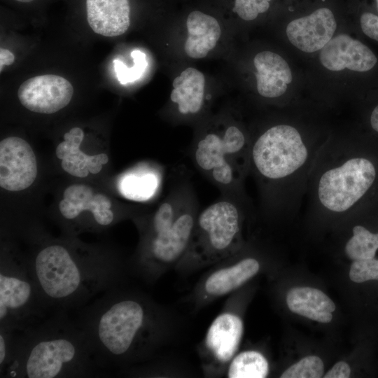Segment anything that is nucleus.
Here are the masks:
<instances>
[{"label":"nucleus","instance_id":"1","mask_svg":"<svg viewBox=\"0 0 378 378\" xmlns=\"http://www.w3.org/2000/svg\"><path fill=\"white\" fill-rule=\"evenodd\" d=\"M24 234L34 246L24 254L25 261L48 311L78 309L119 285L123 267L114 252L55 240L38 230Z\"/></svg>","mask_w":378,"mask_h":378},{"label":"nucleus","instance_id":"2","mask_svg":"<svg viewBox=\"0 0 378 378\" xmlns=\"http://www.w3.org/2000/svg\"><path fill=\"white\" fill-rule=\"evenodd\" d=\"M251 139L248 175L267 212L301 207L314 161L326 141H311L298 127L279 123Z\"/></svg>","mask_w":378,"mask_h":378},{"label":"nucleus","instance_id":"3","mask_svg":"<svg viewBox=\"0 0 378 378\" xmlns=\"http://www.w3.org/2000/svg\"><path fill=\"white\" fill-rule=\"evenodd\" d=\"M103 374L84 330L69 311L59 310L16 332L3 377L86 378Z\"/></svg>","mask_w":378,"mask_h":378},{"label":"nucleus","instance_id":"4","mask_svg":"<svg viewBox=\"0 0 378 378\" xmlns=\"http://www.w3.org/2000/svg\"><path fill=\"white\" fill-rule=\"evenodd\" d=\"M151 308L144 299L117 285L77 309L76 318L102 371L147 354L153 338Z\"/></svg>","mask_w":378,"mask_h":378},{"label":"nucleus","instance_id":"5","mask_svg":"<svg viewBox=\"0 0 378 378\" xmlns=\"http://www.w3.org/2000/svg\"><path fill=\"white\" fill-rule=\"evenodd\" d=\"M351 141L328 139L310 171L304 200L314 212L347 216L376 186L378 166Z\"/></svg>","mask_w":378,"mask_h":378},{"label":"nucleus","instance_id":"6","mask_svg":"<svg viewBox=\"0 0 378 378\" xmlns=\"http://www.w3.org/2000/svg\"><path fill=\"white\" fill-rule=\"evenodd\" d=\"M47 312L24 254L4 244L0 258V329L22 332L45 319Z\"/></svg>","mask_w":378,"mask_h":378},{"label":"nucleus","instance_id":"7","mask_svg":"<svg viewBox=\"0 0 378 378\" xmlns=\"http://www.w3.org/2000/svg\"><path fill=\"white\" fill-rule=\"evenodd\" d=\"M251 202L223 195L200 211L188 248L193 253L225 255L240 243L241 227Z\"/></svg>","mask_w":378,"mask_h":378},{"label":"nucleus","instance_id":"8","mask_svg":"<svg viewBox=\"0 0 378 378\" xmlns=\"http://www.w3.org/2000/svg\"><path fill=\"white\" fill-rule=\"evenodd\" d=\"M197 197L184 208L174 223L153 234L141 236L136 265L146 276L155 267L177 260L187 251L200 212Z\"/></svg>","mask_w":378,"mask_h":378},{"label":"nucleus","instance_id":"9","mask_svg":"<svg viewBox=\"0 0 378 378\" xmlns=\"http://www.w3.org/2000/svg\"><path fill=\"white\" fill-rule=\"evenodd\" d=\"M189 155L199 172L216 186L221 195L251 202L244 186L246 176L228 158L218 131L199 135L189 148Z\"/></svg>","mask_w":378,"mask_h":378},{"label":"nucleus","instance_id":"10","mask_svg":"<svg viewBox=\"0 0 378 378\" xmlns=\"http://www.w3.org/2000/svg\"><path fill=\"white\" fill-rule=\"evenodd\" d=\"M38 174L36 155L21 137L8 136L0 142V186L8 191L27 189Z\"/></svg>","mask_w":378,"mask_h":378},{"label":"nucleus","instance_id":"11","mask_svg":"<svg viewBox=\"0 0 378 378\" xmlns=\"http://www.w3.org/2000/svg\"><path fill=\"white\" fill-rule=\"evenodd\" d=\"M74 94L71 83L62 76L46 74L24 81L18 97L27 109L38 113L52 114L66 106Z\"/></svg>","mask_w":378,"mask_h":378},{"label":"nucleus","instance_id":"12","mask_svg":"<svg viewBox=\"0 0 378 378\" xmlns=\"http://www.w3.org/2000/svg\"><path fill=\"white\" fill-rule=\"evenodd\" d=\"M110 199L102 193H95L93 189L85 184H72L63 192V199L59 203L62 217L67 222L68 231L80 215L89 211L92 216V225L99 228L113 224L115 215L111 209Z\"/></svg>","mask_w":378,"mask_h":378},{"label":"nucleus","instance_id":"13","mask_svg":"<svg viewBox=\"0 0 378 378\" xmlns=\"http://www.w3.org/2000/svg\"><path fill=\"white\" fill-rule=\"evenodd\" d=\"M319 59L325 68L332 71L347 69L365 72L377 62L374 53L367 46L347 34L332 37L321 50Z\"/></svg>","mask_w":378,"mask_h":378},{"label":"nucleus","instance_id":"14","mask_svg":"<svg viewBox=\"0 0 378 378\" xmlns=\"http://www.w3.org/2000/svg\"><path fill=\"white\" fill-rule=\"evenodd\" d=\"M337 23L332 12L321 8L307 16L292 20L286 35L292 45L307 53L321 50L332 38Z\"/></svg>","mask_w":378,"mask_h":378},{"label":"nucleus","instance_id":"15","mask_svg":"<svg viewBox=\"0 0 378 378\" xmlns=\"http://www.w3.org/2000/svg\"><path fill=\"white\" fill-rule=\"evenodd\" d=\"M84 138V132L80 127L71 128L64 135V140L56 148L55 154L61 160L62 169L70 175L77 178L87 177L89 173L97 174L104 164L108 162L106 153L90 155L80 146Z\"/></svg>","mask_w":378,"mask_h":378},{"label":"nucleus","instance_id":"16","mask_svg":"<svg viewBox=\"0 0 378 378\" xmlns=\"http://www.w3.org/2000/svg\"><path fill=\"white\" fill-rule=\"evenodd\" d=\"M86 10L88 22L96 34L118 36L130 27L128 0H87Z\"/></svg>","mask_w":378,"mask_h":378},{"label":"nucleus","instance_id":"17","mask_svg":"<svg viewBox=\"0 0 378 378\" xmlns=\"http://www.w3.org/2000/svg\"><path fill=\"white\" fill-rule=\"evenodd\" d=\"M253 64L260 95L277 98L286 92L293 78L290 68L282 57L271 51H262L255 56Z\"/></svg>","mask_w":378,"mask_h":378},{"label":"nucleus","instance_id":"18","mask_svg":"<svg viewBox=\"0 0 378 378\" xmlns=\"http://www.w3.org/2000/svg\"><path fill=\"white\" fill-rule=\"evenodd\" d=\"M243 323L237 315L224 313L211 324L206 337V344L220 362L230 360L239 345L243 333Z\"/></svg>","mask_w":378,"mask_h":378},{"label":"nucleus","instance_id":"19","mask_svg":"<svg viewBox=\"0 0 378 378\" xmlns=\"http://www.w3.org/2000/svg\"><path fill=\"white\" fill-rule=\"evenodd\" d=\"M174 89L170 99L176 104L179 115H198L204 103L205 78L199 70L189 67L183 71L173 81Z\"/></svg>","mask_w":378,"mask_h":378},{"label":"nucleus","instance_id":"20","mask_svg":"<svg viewBox=\"0 0 378 378\" xmlns=\"http://www.w3.org/2000/svg\"><path fill=\"white\" fill-rule=\"evenodd\" d=\"M188 37L185 52L191 58L205 57L215 48L221 35L217 20L201 11L191 12L187 18Z\"/></svg>","mask_w":378,"mask_h":378},{"label":"nucleus","instance_id":"21","mask_svg":"<svg viewBox=\"0 0 378 378\" xmlns=\"http://www.w3.org/2000/svg\"><path fill=\"white\" fill-rule=\"evenodd\" d=\"M286 303L292 312L323 323L332 321V313L335 310V304L328 295L311 287L291 288L287 293Z\"/></svg>","mask_w":378,"mask_h":378},{"label":"nucleus","instance_id":"22","mask_svg":"<svg viewBox=\"0 0 378 378\" xmlns=\"http://www.w3.org/2000/svg\"><path fill=\"white\" fill-rule=\"evenodd\" d=\"M259 269L260 263L255 258H245L212 273L205 282V290L213 296L227 294L251 279Z\"/></svg>","mask_w":378,"mask_h":378},{"label":"nucleus","instance_id":"23","mask_svg":"<svg viewBox=\"0 0 378 378\" xmlns=\"http://www.w3.org/2000/svg\"><path fill=\"white\" fill-rule=\"evenodd\" d=\"M344 252L352 261L374 258L378 253V230L373 231L362 224L354 225Z\"/></svg>","mask_w":378,"mask_h":378},{"label":"nucleus","instance_id":"24","mask_svg":"<svg viewBox=\"0 0 378 378\" xmlns=\"http://www.w3.org/2000/svg\"><path fill=\"white\" fill-rule=\"evenodd\" d=\"M269 372V364L258 351H246L232 360L227 372L229 378H264Z\"/></svg>","mask_w":378,"mask_h":378},{"label":"nucleus","instance_id":"25","mask_svg":"<svg viewBox=\"0 0 378 378\" xmlns=\"http://www.w3.org/2000/svg\"><path fill=\"white\" fill-rule=\"evenodd\" d=\"M324 365L316 356H307L293 364L281 375V378H320L323 376Z\"/></svg>","mask_w":378,"mask_h":378},{"label":"nucleus","instance_id":"26","mask_svg":"<svg viewBox=\"0 0 378 378\" xmlns=\"http://www.w3.org/2000/svg\"><path fill=\"white\" fill-rule=\"evenodd\" d=\"M134 65L127 67L125 64L119 60L113 61L114 69L118 81L121 84H127L137 80L141 76L147 66L146 55L140 50H135L132 52Z\"/></svg>","mask_w":378,"mask_h":378},{"label":"nucleus","instance_id":"27","mask_svg":"<svg viewBox=\"0 0 378 378\" xmlns=\"http://www.w3.org/2000/svg\"><path fill=\"white\" fill-rule=\"evenodd\" d=\"M349 278L357 284L378 281L377 253L370 259L353 261L349 270Z\"/></svg>","mask_w":378,"mask_h":378},{"label":"nucleus","instance_id":"28","mask_svg":"<svg viewBox=\"0 0 378 378\" xmlns=\"http://www.w3.org/2000/svg\"><path fill=\"white\" fill-rule=\"evenodd\" d=\"M271 0H235L233 8L239 18L250 21L255 19L260 13L266 12Z\"/></svg>","mask_w":378,"mask_h":378},{"label":"nucleus","instance_id":"29","mask_svg":"<svg viewBox=\"0 0 378 378\" xmlns=\"http://www.w3.org/2000/svg\"><path fill=\"white\" fill-rule=\"evenodd\" d=\"M16 332L0 329V377L11 361Z\"/></svg>","mask_w":378,"mask_h":378},{"label":"nucleus","instance_id":"30","mask_svg":"<svg viewBox=\"0 0 378 378\" xmlns=\"http://www.w3.org/2000/svg\"><path fill=\"white\" fill-rule=\"evenodd\" d=\"M376 3L378 11V0H376ZM360 22L363 33L378 41V15L372 13H364L360 16Z\"/></svg>","mask_w":378,"mask_h":378},{"label":"nucleus","instance_id":"31","mask_svg":"<svg viewBox=\"0 0 378 378\" xmlns=\"http://www.w3.org/2000/svg\"><path fill=\"white\" fill-rule=\"evenodd\" d=\"M351 374L349 365L344 362L340 361L324 375L325 378H348Z\"/></svg>","mask_w":378,"mask_h":378},{"label":"nucleus","instance_id":"32","mask_svg":"<svg viewBox=\"0 0 378 378\" xmlns=\"http://www.w3.org/2000/svg\"><path fill=\"white\" fill-rule=\"evenodd\" d=\"M15 61L14 55L8 50L1 48L0 49V71L3 70L4 66L10 65Z\"/></svg>","mask_w":378,"mask_h":378},{"label":"nucleus","instance_id":"33","mask_svg":"<svg viewBox=\"0 0 378 378\" xmlns=\"http://www.w3.org/2000/svg\"><path fill=\"white\" fill-rule=\"evenodd\" d=\"M370 123L372 130L378 133V104L373 108L370 114Z\"/></svg>","mask_w":378,"mask_h":378},{"label":"nucleus","instance_id":"34","mask_svg":"<svg viewBox=\"0 0 378 378\" xmlns=\"http://www.w3.org/2000/svg\"><path fill=\"white\" fill-rule=\"evenodd\" d=\"M18 2H22V3H29V2H31V1H33L34 0H15Z\"/></svg>","mask_w":378,"mask_h":378}]
</instances>
